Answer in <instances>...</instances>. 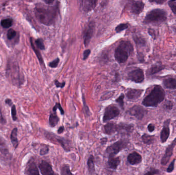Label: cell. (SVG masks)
<instances>
[{
  "label": "cell",
  "mask_w": 176,
  "mask_h": 175,
  "mask_svg": "<svg viewBox=\"0 0 176 175\" xmlns=\"http://www.w3.org/2000/svg\"><path fill=\"white\" fill-rule=\"evenodd\" d=\"M97 1L95 0H84L81 1V8L83 11L88 13L91 11L95 7Z\"/></svg>",
  "instance_id": "12"
},
{
  "label": "cell",
  "mask_w": 176,
  "mask_h": 175,
  "mask_svg": "<svg viewBox=\"0 0 176 175\" xmlns=\"http://www.w3.org/2000/svg\"><path fill=\"white\" fill-rule=\"evenodd\" d=\"M131 13L135 15H138L143 11L145 4L142 1H131L130 4Z\"/></svg>",
  "instance_id": "11"
},
{
  "label": "cell",
  "mask_w": 176,
  "mask_h": 175,
  "mask_svg": "<svg viewBox=\"0 0 176 175\" xmlns=\"http://www.w3.org/2000/svg\"><path fill=\"white\" fill-rule=\"evenodd\" d=\"M165 97V91L160 85H155L142 102V104L146 107H157L163 101Z\"/></svg>",
  "instance_id": "2"
},
{
  "label": "cell",
  "mask_w": 176,
  "mask_h": 175,
  "mask_svg": "<svg viewBox=\"0 0 176 175\" xmlns=\"http://www.w3.org/2000/svg\"><path fill=\"white\" fill-rule=\"evenodd\" d=\"M175 159H174L171 163L170 164L169 167H168L167 169V172L168 173H171L172 171H174V167H175Z\"/></svg>",
  "instance_id": "42"
},
{
  "label": "cell",
  "mask_w": 176,
  "mask_h": 175,
  "mask_svg": "<svg viewBox=\"0 0 176 175\" xmlns=\"http://www.w3.org/2000/svg\"><path fill=\"white\" fill-rule=\"evenodd\" d=\"M91 53V50H85L83 54V59L86 60L88 56H89L90 54Z\"/></svg>",
  "instance_id": "44"
},
{
  "label": "cell",
  "mask_w": 176,
  "mask_h": 175,
  "mask_svg": "<svg viewBox=\"0 0 176 175\" xmlns=\"http://www.w3.org/2000/svg\"><path fill=\"white\" fill-rule=\"evenodd\" d=\"M164 68V67L160 65H154L147 69L146 74L147 76H152L154 74L158 73L160 71H162Z\"/></svg>",
  "instance_id": "21"
},
{
  "label": "cell",
  "mask_w": 176,
  "mask_h": 175,
  "mask_svg": "<svg viewBox=\"0 0 176 175\" xmlns=\"http://www.w3.org/2000/svg\"><path fill=\"white\" fill-rule=\"evenodd\" d=\"M6 123V120L3 116L2 112H1V109L0 108V123L2 124H5Z\"/></svg>",
  "instance_id": "45"
},
{
  "label": "cell",
  "mask_w": 176,
  "mask_h": 175,
  "mask_svg": "<svg viewBox=\"0 0 176 175\" xmlns=\"http://www.w3.org/2000/svg\"><path fill=\"white\" fill-rule=\"evenodd\" d=\"M64 130H65V128L62 126H60V128H59L57 132H58V134H62L64 132Z\"/></svg>",
  "instance_id": "50"
},
{
  "label": "cell",
  "mask_w": 176,
  "mask_h": 175,
  "mask_svg": "<svg viewBox=\"0 0 176 175\" xmlns=\"http://www.w3.org/2000/svg\"><path fill=\"white\" fill-rule=\"evenodd\" d=\"M58 13L57 5L48 6L42 4H37L35 8V15L37 20L42 24L47 26L54 24Z\"/></svg>",
  "instance_id": "1"
},
{
  "label": "cell",
  "mask_w": 176,
  "mask_h": 175,
  "mask_svg": "<svg viewBox=\"0 0 176 175\" xmlns=\"http://www.w3.org/2000/svg\"><path fill=\"white\" fill-rule=\"evenodd\" d=\"M120 110L114 105H110L108 106L104 110L103 116V122H106L117 117L120 114Z\"/></svg>",
  "instance_id": "6"
},
{
  "label": "cell",
  "mask_w": 176,
  "mask_h": 175,
  "mask_svg": "<svg viewBox=\"0 0 176 175\" xmlns=\"http://www.w3.org/2000/svg\"><path fill=\"white\" fill-rule=\"evenodd\" d=\"M133 51V45L129 41H122L115 50L114 54L115 60L119 63H124L127 60L129 55Z\"/></svg>",
  "instance_id": "3"
},
{
  "label": "cell",
  "mask_w": 176,
  "mask_h": 175,
  "mask_svg": "<svg viewBox=\"0 0 176 175\" xmlns=\"http://www.w3.org/2000/svg\"><path fill=\"white\" fill-rule=\"evenodd\" d=\"M133 125L121 123L117 125V132L122 134L129 135L133 132Z\"/></svg>",
  "instance_id": "16"
},
{
  "label": "cell",
  "mask_w": 176,
  "mask_h": 175,
  "mask_svg": "<svg viewBox=\"0 0 176 175\" xmlns=\"http://www.w3.org/2000/svg\"><path fill=\"white\" fill-rule=\"evenodd\" d=\"M88 169L90 174L92 175L95 172V164H94V157L93 155L90 156L87 161Z\"/></svg>",
  "instance_id": "23"
},
{
  "label": "cell",
  "mask_w": 176,
  "mask_h": 175,
  "mask_svg": "<svg viewBox=\"0 0 176 175\" xmlns=\"http://www.w3.org/2000/svg\"><path fill=\"white\" fill-rule=\"evenodd\" d=\"M61 175H73L67 164H64L61 169Z\"/></svg>",
  "instance_id": "29"
},
{
  "label": "cell",
  "mask_w": 176,
  "mask_h": 175,
  "mask_svg": "<svg viewBox=\"0 0 176 175\" xmlns=\"http://www.w3.org/2000/svg\"><path fill=\"white\" fill-rule=\"evenodd\" d=\"M59 62V59L57 58L56 59L53 61L52 62L49 63L48 65L50 67L52 68H55L58 65Z\"/></svg>",
  "instance_id": "40"
},
{
  "label": "cell",
  "mask_w": 176,
  "mask_h": 175,
  "mask_svg": "<svg viewBox=\"0 0 176 175\" xmlns=\"http://www.w3.org/2000/svg\"><path fill=\"white\" fill-rule=\"evenodd\" d=\"M49 151V149L48 146H44L43 148H42L41 149H40V155L43 156V155H45L46 154L48 153Z\"/></svg>",
  "instance_id": "41"
},
{
  "label": "cell",
  "mask_w": 176,
  "mask_h": 175,
  "mask_svg": "<svg viewBox=\"0 0 176 175\" xmlns=\"http://www.w3.org/2000/svg\"><path fill=\"white\" fill-rule=\"evenodd\" d=\"M57 109H59V110L60 111L61 115H63L65 114V112H64V110H63V109H62V108L61 105H60V103H56V105H55L54 107V108H53V111H54V112H56V110Z\"/></svg>",
  "instance_id": "38"
},
{
  "label": "cell",
  "mask_w": 176,
  "mask_h": 175,
  "mask_svg": "<svg viewBox=\"0 0 176 175\" xmlns=\"http://www.w3.org/2000/svg\"><path fill=\"white\" fill-rule=\"evenodd\" d=\"M167 16V13L164 9H154L147 13L143 23L146 24L161 23L166 20Z\"/></svg>",
  "instance_id": "4"
},
{
  "label": "cell",
  "mask_w": 176,
  "mask_h": 175,
  "mask_svg": "<svg viewBox=\"0 0 176 175\" xmlns=\"http://www.w3.org/2000/svg\"><path fill=\"white\" fill-rule=\"evenodd\" d=\"M117 132V125L114 123H107L104 126V132L106 134L111 135Z\"/></svg>",
  "instance_id": "18"
},
{
  "label": "cell",
  "mask_w": 176,
  "mask_h": 175,
  "mask_svg": "<svg viewBox=\"0 0 176 175\" xmlns=\"http://www.w3.org/2000/svg\"><path fill=\"white\" fill-rule=\"evenodd\" d=\"M142 139L145 144L147 145H150L154 143L155 138L154 136H151L146 134H144L142 137Z\"/></svg>",
  "instance_id": "27"
},
{
  "label": "cell",
  "mask_w": 176,
  "mask_h": 175,
  "mask_svg": "<svg viewBox=\"0 0 176 175\" xmlns=\"http://www.w3.org/2000/svg\"><path fill=\"white\" fill-rule=\"evenodd\" d=\"M55 84L56 85L57 87L62 88V87L65 86V82H63V83H60V82H59L57 80H55Z\"/></svg>",
  "instance_id": "46"
},
{
  "label": "cell",
  "mask_w": 176,
  "mask_h": 175,
  "mask_svg": "<svg viewBox=\"0 0 176 175\" xmlns=\"http://www.w3.org/2000/svg\"><path fill=\"white\" fill-rule=\"evenodd\" d=\"M35 43L37 45L38 48L39 50H44L45 49V46L44 44L43 41L41 39H38L35 41Z\"/></svg>",
  "instance_id": "32"
},
{
  "label": "cell",
  "mask_w": 176,
  "mask_h": 175,
  "mask_svg": "<svg viewBox=\"0 0 176 175\" xmlns=\"http://www.w3.org/2000/svg\"><path fill=\"white\" fill-rule=\"evenodd\" d=\"M168 5L171 9L172 13L176 14V1H168Z\"/></svg>",
  "instance_id": "35"
},
{
  "label": "cell",
  "mask_w": 176,
  "mask_h": 175,
  "mask_svg": "<svg viewBox=\"0 0 176 175\" xmlns=\"http://www.w3.org/2000/svg\"><path fill=\"white\" fill-rule=\"evenodd\" d=\"M166 1L164 0H154V1H149V2L151 3H156V4H162L163 3L165 2Z\"/></svg>",
  "instance_id": "48"
},
{
  "label": "cell",
  "mask_w": 176,
  "mask_h": 175,
  "mask_svg": "<svg viewBox=\"0 0 176 175\" xmlns=\"http://www.w3.org/2000/svg\"><path fill=\"white\" fill-rule=\"evenodd\" d=\"M159 174V170L154 169V168H151L150 169V171L145 174L144 175H156Z\"/></svg>",
  "instance_id": "39"
},
{
  "label": "cell",
  "mask_w": 176,
  "mask_h": 175,
  "mask_svg": "<svg viewBox=\"0 0 176 175\" xmlns=\"http://www.w3.org/2000/svg\"><path fill=\"white\" fill-rule=\"evenodd\" d=\"M107 139L106 138H103L101 139L100 140V143L102 144H105L107 143Z\"/></svg>",
  "instance_id": "51"
},
{
  "label": "cell",
  "mask_w": 176,
  "mask_h": 175,
  "mask_svg": "<svg viewBox=\"0 0 176 175\" xmlns=\"http://www.w3.org/2000/svg\"><path fill=\"white\" fill-rule=\"evenodd\" d=\"M95 28V24L94 21L90 22L87 25L83 31V41L85 46L87 47L93 36Z\"/></svg>",
  "instance_id": "7"
},
{
  "label": "cell",
  "mask_w": 176,
  "mask_h": 175,
  "mask_svg": "<svg viewBox=\"0 0 176 175\" xmlns=\"http://www.w3.org/2000/svg\"><path fill=\"white\" fill-rule=\"evenodd\" d=\"M31 46H32V47L33 48V50L34 51V52H35V54H36V56H37V58L38 59V60L39 61V62L40 63V64L41 65H42V66H43L44 67V61L43 59L42 58V56L41 54V53L40 52H39V50L37 49V48L35 47V45H34V44L33 43V38H31Z\"/></svg>",
  "instance_id": "25"
},
{
  "label": "cell",
  "mask_w": 176,
  "mask_h": 175,
  "mask_svg": "<svg viewBox=\"0 0 176 175\" xmlns=\"http://www.w3.org/2000/svg\"><path fill=\"white\" fill-rule=\"evenodd\" d=\"M147 113V110L144 108L139 106V105H135L128 110V114L131 116H133L136 118L137 119L141 120L145 116L146 114Z\"/></svg>",
  "instance_id": "9"
},
{
  "label": "cell",
  "mask_w": 176,
  "mask_h": 175,
  "mask_svg": "<svg viewBox=\"0 0 176 175\" xmlns=\"http://www.w3.org/2000/svg\"><path fill=\"white\" fill-rule=\"evenodd\" d=\"M129 141L127 139H121L117 142L114 143L106 149V153L109 157H114L123 149L127 147Z\"/></svg>",
  "instance_id": "5"
},
{
  "label": "cell",
  "mask_w": 176,
  "mask_h": 175,
  "mask_svg": "<svg viewBox=\"0 0 176 175\" xmlns=\"http://www.w3.org/2000/svg\"><path fill=\"white\" fill-rule=\"evenodd\" d=\"M165 107L168 110H171L173 107V103L170 101H168L165 103Z\"/></svg>",
  "instance_id": "43"
},
{
  "label": "cell",
  "mask_w": 176,
  "mask_h": 175,
  "mask_svg": "<svg viewBox=\"0 0 176 175\" xmlns=\"http://www.w3.org/2000/svg\"><path fill=\"white\" fill-rule=\"evenodd\" d=\"M147 128H148L149 132H152L154 131L155 127H154V126L153 124H149L148 125Z\"/></svg>",
  "instance_id": "47"
},
{
  "label": "cell",
  "mask_w": 176,
  "mask_h": 175,
  "mask_svg": "<svg viewBox=\"0 0 176 175\" xmlns=\"http://www.w3.org/2000/svg\"><path fill=\"white\" fill-rule=\"evenodd\" d=\"M133 39H134L135 43L137 44V45L143 46L145 45L146 42L145 39L143 37L135 36L133 37Z\"/></svg>",
  "instance_id": "30"
},
{
  "label": "cell",
  "mask_w": 176,
  "mask_h": 175,
  "mask_svg": "<svg viewBox=\"0 0 176 175\" xmlns=\"http://www.w3.org/2000/svg\"><path fill=\"white\" fill-rule=\"evenodd\" d=\"M128 78L131 81L140 83L144 80L143 70L140 68L133 70L128 74Z\"/></svg>",
  "instance_id": "8"
},
{
  "label": "cell",
  "mask_w": 176,
  "mask_h": 175,
  "mask_svg": "<svg viewBox=\"0 0 176 175\" xmlns=\"http://www.w3.org/2000/svg\"><path fill=\"white\" fill-rule=\"evenodd\" d=\"M44 2L47 4L50 5L53 4V3L55 2V1H51V0H47V1H44Z\"/></svg>",
  "instance_id": "52"
},
{
  "label": "cell",
  "mask_w": 176,
  "mask_h": 175,
  "mask_svg": "<svg viewBox=\"0 0 176 175\" xmlns=\"http://www.w3.org/2000/svg\"><path fill=\"white\" fill-rule=\"evenodd\" d=\"M170 119H168L164 122V125L162 130H161L160 138L161 142L165 143L168 140L170 135Z\"/></svg>",
  "instance_id": "13"
},
{
  "label": "cell",
  "mask_w": 176,
  "mask_h": 175,
  "mask_svg": "<svg viewBox=\"0 0 176 175\" xmlns=\"http://www.w3.org/2000/svg\"><path fill=\"white\" fill-rule=\"evenodd\" d=\"M125 97V96L123 94H122L119 97L117 98V99L116 100V102H117L120 106L122 107L123 109H124V99Z\"/></svg>",
  "instance_id": "36"
},
{
  "label": "cell",
  "mask_w": 176,
  "mask_h": 175,
  "mask_svg": "<svg viewBox=\"0 0 176 175\" xmlns=\"http://www.w3.org/2000/svg\"><path fill=\"white\" fill-rule=\"evenodd\" d=\"M163 84L166 89H176V79L172 78L165 79L163 80Z\"/></svg>",
  "instance_id": "19"
},
{
  "label": "cell",
  "mask_w": 176,
  "mask_h": 175,
  "mask_svg": "<svg viewBox=\"0 0 176 175\" xmlns=\"http://www.w3.org/2000/svg\"><path fill=\"white\" fill-rule=\"evenodd\" d=\"M121 159L120 157H109L108 161V164L109 168L113 169H117V167L120 165Z\"/></svg>",
  "instance_id": "20"
},
{
  "label": "cell",
  "mask_w": 176,
  "mask_h": 175,
  "mask_svg": "<svg viewBox=\"0 0 176 175\" xmlns=\"http://www.w3.org/2000/svg\"><path fill=\"white\" fill-rule=\"evenodd\" d=\"M13 24V20L9 18L3 20L1 22V26L4 28H8L11 27Z\"/></svg>",
  "instance_id": "28"
},
{
  "label": "cell",
  "mask_w": 176,
  "mask_h": 175,
  "mask_svg": "<svg viewBox=\"0 0 176 175\" xmlns=\"http://www.w3.org/2000/svg\"><path fill=\"white\" fill-rule=\"evenodd\" d=\"M128 27L127 24H120L115 28V31L117 33H120Z\"/></svg>",
  "instance_id": "34"
},
{
  "label": "cell",
  "mask_w": 176,
  "mask_h": 175,
  "mask_svg": "<svg viewBox=\"0 0 176 175\" xmlns=\"http://www.w3.org/2000/svg\"><path fill=\"white\" fill-rule=\"evenodd\" d=\"M17 128H15L12 130L11 135V143L13 145V147H15V149L17 148L18 144H19L17 138Z\"/></svg>",
  "instance_id": "24"
},
{
  "label": "cell",
  "mask_w": 176,
  "mask_h": 175,
  "mask_svg": "<svg viewBox=\"0 0 176 175\" xmlns=\"http://www.w3.org/2000/svg\"><path fill=\"white\" fill-rule=\"evenodd\" d=\"M5 145V143L2 138L0 137V146H4Z\"/></svg>",
  "instance_id": "53"
},
{
  "label": "cell",
  "mask_w": 176,
  "mask_h": 175,
  "mask_svg": "<svg viewBox=\"0 0 176 175\" xmlns=\"http://www.w3.org/2000/svg\"><path fill=\"white\" fill-rule=\"evenodd\" d=\"M39 167L42 175H54L52 167L46 161H42L39 164Z\"/></svg>",
  "instance_id": "14"
},
{
  "label": "cell",
  "mask_w": 176,
  "mask_h": 175,
  "mask_svg": "<svg viewBox=\"0 0 176 175\" xmlns=\"http://www.w3.org/2000/svg\"><path fill=\"white\" fill-rule=\"evenodd\" d=\"M27 172V175H40L37 165L34 162L29 163Z\"/></svg>",
  "instance_id": "22"
},
{
  "label": "cell",
  "mask_w": 176,
  "mask_h": 175,
  "mask_svg": "<svg viewBox=\"0 0 176 175\" xmlns=\"http://www.w3.org/2000/svg\"><path fill=\"white\" fill-rule=\"evenodd\" d=\"M16 34H17V33L15 30L13 29H9L7 32V37L8 40H12L15 37Z\"/></svg>",
  "instance_id": "33"
},
{
  "label": "cell",
  "mask_w": 176,
  "mask_h": 175,
  "mask_svg": "<svg viewBox=\"0 0 176 175\" xmlns=\"http://www.w3.org/2000/svg\"><path fill=\"white\" fill-rule=\"evenodd\" d=\"M57 141L60 144V145L62 146L63 149H65L66 151H70V147L68 143L67 142V141L65 140L64 139H57Z\"/></svg>",
  "instance_id": "31"
},
{
  "label": "cell",
  "mask_w": 176,
  "mask_h": 175,
  "mask_svg": "<svg viewBox=\"0 0 176 175\" xmlns=\"http://www.w3.org/2000/svg\"><path fill=\"white\" fill-rule=\"evenodd\" d=\"M143 92L142 89H130L126 93V96L129 100L138 99Z\"/></svg>",
  "instance_id": "17"
},
{
  "label": "cell",
  "mask_w": 176,
  "mask_h": 175,
  "mask_svg": "<svg viewBox=\"0 0 176 175\" xmlns=\"http://www.w3.org/2000/svg\"><path fill=\"white\" fill-rule=\"evenodd\" d=\"M5 103H6L7 104H8L9 106H12V105H13V101H12V100H11V99H7L5 100Z\"/></svg>",
  "instance_id": "49"
},
{
  "label": "cell",
  "mask_w": 176,
  "mask_h": 175,
  "mask_svg": "<svg viewBox=\"0 0 176 175\" xmlns=\"http://www.w3.org/2000/svg\"><path fill=\"white\" fill-rule=\"evenodd\" d=\"M127 161L129 164L135 165L140 164L142 162V157L138 153L134 151L129 155L127 157Z\"/></svg>",
  "instance_id": "15"
},
{
  "label": "cell",
  "mask_w": 176,
  "mask_h": 175,
  "mask_svg": "<svg viewBox=\"0 0 176 175\" xmlns=\"http://www.w3.org/2000/svg\"><path fill=\"white\" fill-rule=\"evenodd\" d=\"M54 175H55V174H54ZM58 175V174H56V175Z\"/></svg>",
  "instance_id": "54"
},
{
  "label": "cell",
  "mask_w": 176,
  "mask_h": 175,
  "mask_svg": "<svg viewBox=\"0 0 176 175\" xmlns=\"http://www.w3.org/2000/svg\"><path fill=\"white\" fill-rule=\"evenodd\" d=\"M59 121V118L57 116L56 112L50 114V116L49 117V123L52 128H54L55 126H56L58 123Z\"/></svg>",
  "instance_id": "26"
},
{
  "label": "cell",
  "mask_w": 176,
  "mask_h": 175,
  "mask_svg": "<svg viewBox=\"0 0 176 175\" xmlns=\"http://www.w3.org/2000/svg\"><path fill=\"white\" fill-rule=\"evenodd\" d=\"M11 116L13 121H16L17 120V112H16V108L15 105H13L11 106Z\"/></svg>",
  "instance_id": "37"
},
{
  "label": "cell",
  "mask_w": 176,
  "mask_h": 175,
  "mask_svg": "<svg viewBox=\"0 0 176 175\" xmlns=\"http://www.w3.org/2000/svg\"><path fill=\"white\" fill-rule=\"evenodd\" d=\"M176 145V138L172 141L171 144L168 146L165 151V154L164 155L161 160V164L163 165H165L169 162L170 159L172 157L173 151Z\"/></svg>",
  "instance_id": "10"
}]
</instances>
